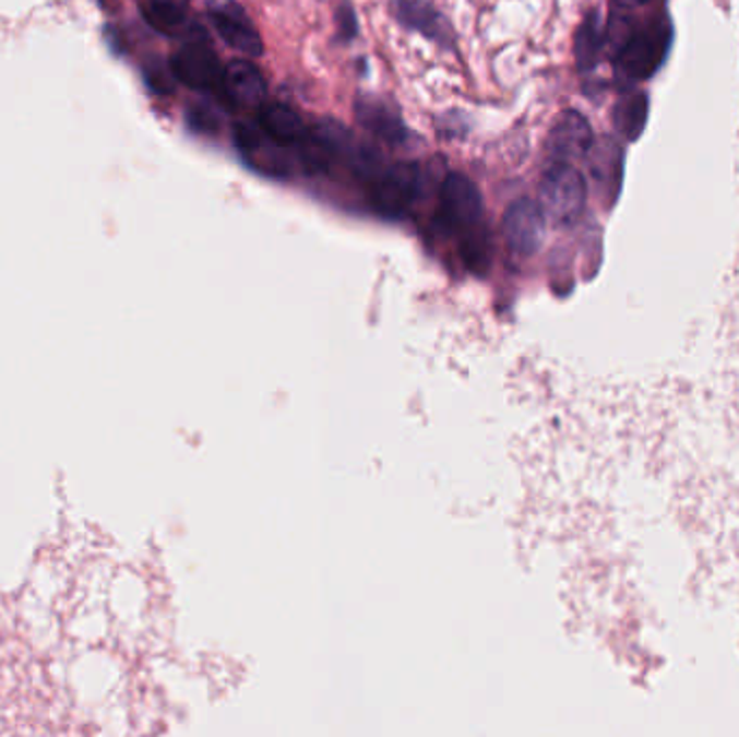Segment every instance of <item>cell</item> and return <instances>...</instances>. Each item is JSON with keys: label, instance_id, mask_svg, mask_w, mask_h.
I'll return each instance as SVG.
<instances>
[{"label": "cell", "instance_id": "12", "mask_svg": "<svg viewBox=\"0 0 739 737\" xmlns=\"http://www.w3.org/2000/svg\"><path fill=\"white\" fill-rule=\"evenodd\" d=\"M398 17L405 26L420 31L428 39H434L441 46H452L454 41V33L445 17L424 0H401Z\"/></svg>", "mask_w": 739, "mask_h": 737}, {"label": "cell", "instance_id": "5", "mask_svg": "<svg viewBox=\"0 0 739 737\" xmlns=\"http://www.w3.org/2000/svg\"><path fill=\"white\" fill-rule=\"evenodd\" d=\"M504 238L515 253H534L545 238V212L540 204L526 198L511 204L504 214Z\"/></svg>", "mask_w": 739, "mask_h": 737}, {"label": "cell", "instance_id": "13", "mask_svg": "<svg viewBox=\"0 0 739 737\" xmlns=\"http://www.w3.org/2000/svg\"><path fill=\"white\" fill-rule=\"evenodd\" d=\"M191 0H150L147 17L160 31H176L184 24Z\"/></svg>", "mask_w": 739, "mask_h": 737}, {"label": "cell", "instance_id": "6", "mask_svg": "<svg viewBox=\"0 0 739 737\" xmlns=\"http://www.w3.org/2000/svg\"><path fill=\"white\" fill-rule=\"evenodd\" d=\"M212 24L225 44L242 55L260 57L264 52L262 37L253 26L251 17L236 2H223L211 11Z\"/></svg>", "mask_w": 739, "mask_h": 737}, {"label": "cell", "instance_id": "14", "mask_svg": "<svg viewBox=\"0 0 739 737\" xmlns=\"http://www.w3.org/2000/svg\"><path fill=\"white\" fill-rule=\"evenodd\" d=\"M599 46H601V33H599L597 17H588L577 31V39H575V57L582 70H588L597 61Z\"/></svg>", "mask_w": 739, "mask_h": 737}, {"label": "cell", "instance_id": "18", "mask_svg": "<svg viewBox=\"0 0 739 737\" xmlns=\"http://www.w3.org/2000/svg\"><path fill=\"white\" fill-rule=\"evenodd\" d=\"M145 76H147V83H150V87L154 90V92H160V94H167V92H171V81H169V76H174V72H165V70H147L145 72ZM176 79V76H174Z\"/></svg>", "mask_w": 739, "mask_h": 737}, {"label": "cell", "instance_id": "15", "mask_svg": "<svg viewBox=\"0 0 739 737\" xmlns=\"http://www.w3.org/2000/svg\"><path fill=\"white\" fill-rule=\"evenodd\" d=\"M644 100L642 98H632L628 103H623L619 112H617V121H619V128L628 134V136H635L642 128V121H644Z\"/></svg>", "mask_w": 739, "mask_h": 737}, {"label": "cell", "instance_id": "11", "mask_svg": "<svg viewBox=\"0 0 739 737\" xmlns=\"http://www.w3.org/2000/svg\"><path fill=\"white\" fill-rule=\"evenodd\" d=\"M355 115H357V121L368 132L379 136L381 141L392 143V145L405 143V139H407V126H405V121L401 119V115L392 106H388L385 103L368 96V98H359L357 100Z\"/></svg>", "mask_w": 739, "mask_h": 737}, {"label": "cell", "instance_id": "17", "mask_svg": "<svg viewBox=\"0 0 739 737\" xmlns=\"http://www.w3.org/2000/svg\"><path fill=\"white\" fill-rule=\"evenodd\" d=\"M335 17H337V35H339L344 41L353 39V37L357 35V17H355V9H353L348 2H344V4H339Z\"/></svg>", "mask_w": 739, "mask_h": 737}, {"label": "cell", "instance_id": "8", "mask_svg": "<svg viewBox=\"0 0 739 737\" xmlns=\"http://www.w3.org/2000/svg\"><path fill=\"white\" fill-rule=\"evenodd\" d=\"M220 92L225 100L236 108H262L266 103V81L262 72L249 61H231L223 70Z\"/></svg>", "mask_w": 739, "mask_h": 737}, {"label": "cell", "instance_id": "7", "mask_svg": "<svg viewBox=\"0 0 739 737\" xmlns=\"http://www.w3.org/2000/svg\"><path fill=\"white\" fill-rule=\"evenodd\" d=\"M547 147L558 163H571L586 156L593 147V130L586 117L577 110H564L549 132Z\"/></svg>", "mask_w": 739, "mask_h": 737}, {"label": "cell", "instance_id": "2", "mask_svg": "<svg viewBox=\"0 0 739 737\" xmlns=\"http://www.w3.org/2000/svg\"><path fill=\"white\" fill-rule=\"evenodd\" d=\"M586 206L584 176L569 163H556L540 182V209L558 225L577 221Z\"/></svg>", "mask_w": 739, "mask_h": 737}, {"label": "cell", "instance_id": "16", "mask_svg": "<svg viewBox=\"0 0 739 737\" xmlns=\"http://www.w3.org/2000/svg\"><path fill=\"white\" fill-rule=\"evenodd\" d=\"M189 123L193 130L204 134H212L218 130V117L206 105H195L189 110Z\"/></svg>", "mask_w": 739, "mask_h": 737}, {"label": "cell", "instance_id": "9", "mask_svg": "<svg viewBox=\"0 0 739 737\" xmlns=\"http://www.w3.org/2000/svg\"><path fill=\"white\" fill-rule=\"evenodd\" d=\"M666 35V28L659 24H651L635 33L621 50V68L634 79H644L664 55L668 44Z\"/></svg>", "mask_w": 739, "mask_h": 737}, {"label": "cell", "instance_id": "3", "mask_svg": "<svg viewBox=\"0 0 739 737\" xmlns=\"http://www.w3.org/2000/svg\"><path fill=\"white\" fill-rule=\"evenodd\" d=\"M422 193V174L418 165L412 163H401L383 174H374L370 182V202L381 212L383 216L390 218H401Z\"/></svg>", "mask_w": 739, "mask_h": 737}, {"label": "cell", "instance_id": "19", "mask_svg": "<svg viewBox=\"0 0 739 737\" xmlns=\"http://www.w3.org/2000/svg\"><path fill=\"white\" fill-rule=\"evenodd\" d=\"M617 2H621V4H625V7H637V4H646V2H651V0H617Z\"/></svg>", "mask_w": 739, "mask_h": 737}, {"label": "cell", "instance_id": "1", "mask_svg": "<svg viewBox=\"0 0 739 737\" xmlns=\"http://www.w3.org/2000/svg\"><path fill=\"white\" fill-rule=\"evenodd\" d=\"M482 214V198L476 185L461 174H450L439 193V223L458 238V251L489 234Z\"/></svg>", "mask_w": 739, "mask_h": 737}, {"label": "cell", "instance_id": "4", "mask_svg": "<svg viewBox=\"0 0 739 737\" xmlns=\"http://www.w3.org/2000/svg\"><path fill=\"white\" fill-rule=\"evenodd\" d=\"M171 72L176 81L182 85L198 90V92H211L220 87L223 81V68L218 57L214 55L208 39H191L187 41L171 59Z\"/></svg>", "mask_w": 739, "mask_h": 737}, {"label": "cell", "instance_id": "10", "mask_svg": "<svg viewBox=\"0 0 739 737\" xmlns=\"http://www.w3.org/2000/svg\"><path fill=\"white\" fill-rule=\"evenodd\" d=\"M260 130L279 147H299L310 136L303 119L286 105H262Z\"/></svg>", "mask_w": 739, "mask_h": 737}]
</instances>
